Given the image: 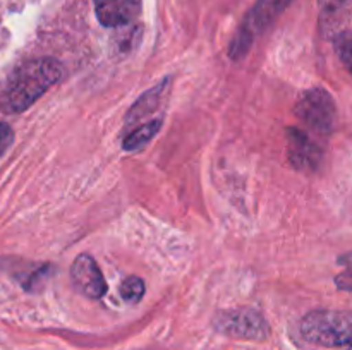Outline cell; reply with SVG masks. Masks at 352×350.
Listing matches in <instances>:
<instances>
[{"mask_svg": "<svg viewBox=\"0 0 352 350\" xmlns=\"http://www.w3.org/2000/svg\"><path fill=\"white\" fill-rule=\"evenodd\" d=\"M162 119H153V120H146L144 124L138 126L136 129L131 130L126 137H124V150L126 151H138L143 150L148 143L155 137V134L160 130L162 127Z\"/></svg>", "mask_w": 352, "mask_h": 350, "instance_id": "obj_10", "label": "cell"}, {"mask_svg": "<svg viewBox=\"0 0 352 350\" xmlns=\"http://www.w3.org/2000/svg\"><path fill=\"white\" fill-rule=\"evenodd\" d=\"M296 117L311 136L327 139L336 126V102L332 95L323 88H311L299 95L294 108Z\"/></svg>", "mask_w": 352, "mask_h": 350, "instance_id": "obj_3", "label": "cell"}, {"mask_svg": "<svg viewBox=\"0 0 352 350\" xmlns=\"http://www.w3.org/2000/svg\"><path fill=\"white\" fill-rule=\"evenodd\" d=\"M215 325L217 329L237 338L263 340L268 336V325L265 318L250 307L219 312Z\"/></svg>", "mask_w": 352, "mask_h": 350, "instance_id": "obj_5", "label": "cell"}, {"mask_svg": "<svg viewBox=\"0 0 352 350\" xmlns=\"http://www.w3.org/2000/svg\"><path fill=\"white\" fill-rule=\"evenodd\" d=\"M100 24L105 27H119L131 23L138 16L140 0H93Z\"/></svg>", "mask_w": 352, "mask_h": 350, "instance_id": "obj_8", "label": "cell"}, {"mask_svg": "<svg viewBox=\"0 0 352 350\" xmlns=\"http://www.w3.org/2000/svg\"><path fill=\"white\" fill-rule=\"evenodd\" d=\"M301 333L315 345L352 350V312L311 311L302 318Z\"/></svg>", "mask_w": 352, "mask_h": 350, "instance_id": "obj_2", "label": "cell"}, {"mask_svg": "<svg viewBox=\"0 0 352 350\" xmlns=\"http://www.w3.org/2000/svg\"><path fill=\"white\" fill-rule=\"evenodd\" d=\"M285 139H287V158L296 170H318L323 161V150L316 144L311 134H306L299 127H287Z\"/></svg>", "mask_w": 352, "mask_h": 350, "instance_id": "obj_6", "label": "cell"}, {"mask_svg": "<svg viewBox=\"0 0 352 350\" xmlns=\"http://www.w3.org/2000/svg\"><path fill=\"white\" fill-rule=\"evenodd\" d=\"M336 50L339 54L340 60L347 67V71L352 74V31H344V33L337 34Z\"/></svg>", "mask_w": 352, "mask_h": 350, "instance_id": "obj_12", "label": "cell"}, {"mask_svg": "<svg viewBox=\"0 0 352 350\" xmlns=\"http://www.w3.org/2000/svg\"><path fill=\"white\" fill-rule=\"evenodd\" d=\"M60 78L62 65L55 58L43 57L26 62L10 74L0 95V106L7 113L23 112Z\"/></svg>", "mask_w": 352, "mask_h": 350, "instance_id": "obj_1", "label": "cell"}, {"mask_svg": "<svg viewBox=\"0 0 352 350\" xmlns=\"http://www.w3.org/2000/svg\"><path fill=\"white\" fill-rule=\"evenodd\" d=\"M120 295L126 302H140L144 295V281L140 277H127L120 285Z\"/></svg>", "mask_w": 352, "mask_h": 350, "instance_id": "obj_11", "label": "cell"}, {"mask_svg": "<svg viewBox=\"0 0 352 350\" xmlns=\"http://www.w3.org/2000/svg\"><path fill=\"white\" fill-rule=\"evenodd\" d=\"M71 277L78 290L89 299H102L107 283L98 264L89 254H79L71 266Z\"/></svg>", "mask_w": 352, "mask_h": 350, "instance_id": "obj_7", "label": "cell"}, {"mask_svg": "<svg viewBox=\"0 0 352 350\" xmlns=\"http://www.w3.org/2000/svg\"><path fill=\"white\" fill-rule=\"evenodd\" d=\"M289 3H291V0H258V3L248 14L243 26L239 27L232 43H230V58L241 60L250 51L251 45L256 40L258 34L270 27V24L284 12Z\"/></svg>", "mask_w": 352, "mask_h": 350, "instance_id": "obj_4", "label": "cell"}, {"mask_svg": "<svg viewBox=\"0 0 352 350\" xmlns=\"http://www.w3.org/2000/svg\"><path fill=\"white\" fill-rule=\"evenodd\" d=\"M14 141V130L7 122H0V156L6 154Z\"/></svg>", "mask_w": 352, "mask_h": 350, "instance_id": "obj_14", "label": "cell"}, {"mask_svg": "<svg viewBox=\"0 0 352 350\" xmlns=\"http://www.w3.org/2000/svg\"><path fill=\"white\" fill-rule=\"evenodd\" d=\"M167 84H168V81L160 82V84L155 86L153 89H150V91L144 93V95L141 96L136 103H134L133 108L129 110V113H127V117H126V127L133 126L136 120L150 115L151 112H155V110L158 108L162 96H164L165 89H167Z\"/></svg>", "mask_w": 352, "mask_h": 350, "instance_id": "obj_9", "label": "cell"}, {"mask_svg": "<svg viewBox=\"0 0 352 350\" xmlns=\"http://www.w3.org/2000/svg\"><path fill=\"white\" fill-rule=\"evenodd\" d=\"M337 263L342 266V271L336 277V283L340 290L352 292V253L342 254L337 259Z\"/></svg>", "mask_w": 352, "mask_h": 350, "instance_id": "obj_13", "label": "cell"}]
</instances>
